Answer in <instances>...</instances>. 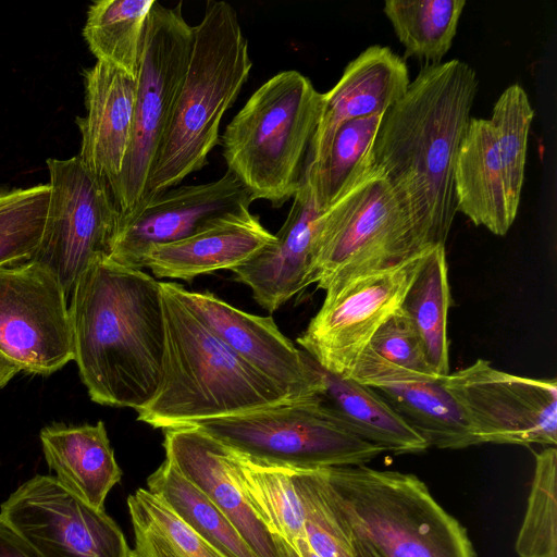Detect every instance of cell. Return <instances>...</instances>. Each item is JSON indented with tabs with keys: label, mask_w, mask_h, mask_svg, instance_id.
<instances>
[{
	"label": "cell",
	"mask_w": 557,
	"mask_h": 557,
	"mask_svg": "<svg viewBox=\"0 0 557 557\" xmlns=\"http://www.w3.org/2000/svg\"><path fill=\"white\" fill-rule=\"evenodd\" d=\"M355 557H379L376 553L364 542L351 537Z\"/></svg>",
	"instance_id": "ab89813d"
},
{
	"label": "cell",
	"mask_w": 557,
	"mask_h": 557,
	"mask_svg": "<svg viewBox=\"0 0 557 557\" xmlns=\"http://www.w3.org/2000/svg\"><path fill=\"white\" fill-rule=\"evenodd\" d=\"M0 557H39L1 516Z\"/></svg>",
	"instance_id": "74e56055"
},
{
	"label": "cell",
	"mask_w": 557,
	"mask_h": 557,
	"mask_svg": "<svg viewBox=\"0 0 557 557\" xmlns=\"http://www.w3.org/2000/svg\"><path fill=\"white\" fill-rule=\"evenodd\" d=\"M319 471L343 529L379 557H476L467 530L414 474L366 465Z\"/></svg>",
	"instance_id": "5b68a950"
},
{
	"label": "cell",
	"mask_w": 557,
	"mask_h": 557,
	"mask_svg": "<svg viewBox=\"0 0 557 557\" xmlns=\"http://www.w3.org/2000/svg\"><path fill=\"white\" fill-rule=\"evenodd\" d=\"M292 546L299 557H320L305 537L297 539Z\"/></svg>",
	"instance_id": "60d3db41"
},
{
	"label": "cell",
	"mask_w": 557,
	"mask_h": 557,
	"mask_svg": "<svg viewBox=\"0 0 557 557\" xmlns=\"http://www.w3.org/2000/svg\"><path fill=\"white\" fill-rule=\"evenodd\" d=\"M0 516L39 557H133L123 531L106 512L36 474L0 506Z\"/></svg>",
	"instance_id": "5bb4252c"
},
{
	"label": "cell",
	"mask_w": 557,
	"mask_h": 557,
	"mask_svg": "<svg viewBox=\"0 0 557 557\" xmlns=\"http://www.w3.org/2000/svg\"><path fill=\"white\" fill-rule=\"evenodd\" d=\"M304 509L305 539L320 557H355L352 539L335 515L319 469H289Z\"/></svg>",
	"instance_id": "d590c367"
},
{
	"label": "cell",
	"mask_w": 557,
	"mask_h": 557,
	"mask_svg": "<svg viewBox=\"0 0 557 557\" xmlns=\"http://www.w3.org/2000/svg\"><path fill=\"white\" fill-rule=\"evenodd\" d=\"M534 116L525 90L518 84L507 87L494 104L490 119L497 137L506 185L511 202L519 208L524 181L528 138Z\"/></svg>",
	"instance_id": "e575fe53"
},
{
	"label": "cell",
	"mask_w": 557,
	"mask_h": 557,
	"mask_svg": "<svg viewBox=\"0 0 557 557\" xmlns=\"http://www.w3.org/2000/svg\"><path fill=\"white\" fill-rule=\"evenodd\" d=\"M465 5V0H386L383 12L405 47V58L437 64L453 45Z\"/></svg>",
	"instance_id": "1f68e13d"
},
{
	"label": "cell",
	"mask_w": 557,
	"mask_h": 557,
	"mask_svg": "<svg viewBox=\"0 0 557 557\" xmlns=\"http://www.w3.org/2000/svg\"><path fill=\"white\" fill-rule=\"evenodd\" d=\"M18 372V368L0 351V388L4 387Z\"/></svg>",
	"instance_id": "f35d334b"
},
{
	"label": "cell",
	"mask_w": 557,
	"mask_h": 557,
	"mask_svg": "<svg viewBox=\"0 0 557 557\" xmlns=\"http://www.w3.org/2000/svg\"><path fill=\"white\" fill-rule=\"evenodd\" d=\"M50 197L45 231L29 261L50 270L66 297L94 263L110 258L120 212L108 183L78 156L47 159Z\"/></svg>",
	"instance_id": "30bf717a"
},
{
	"label": "cell",
	"mask_w": 557,
	"mask_h": 557,
	"mask_svg": "<svg viewBox=\"0 0 557 557\" xmlns=\"http://www.w3.org/2000/svg\"><path fill=\"white\" fill-rule=\"evenodd\" d=\"M409 84L404 59L388 47L375 45L363 50L347 64L334 87L322 94L320 120L306 169L323 160L342 124L360 117L383 115L405 95Z\"/></svg>",
	"instance_id": "ac0fdd59"
},
{
	"label": "cell",
	"mask_w": 557,
	"mask_h": 557,
	"mask_svg": "<svg viewBox=\"0 0 557 557\" xmlns=\"http://www.w3.org/2000/svg\"><path fill=\"white\" fill-rule=\"evenodd\" d=\"M457 212L497 236L507 234L518 207L508 195L495 129L490 120L471 117L455 165Z\"/></svg>",
	"instance_id": "603a6c76"
},
{
	"label": "cell",
	"mask_w": 557,
	"mask_h": 557,
	"mask_svg": "<svg viewBox=\"0 0 557 557\" xmlns=\"http://www.w3.org/2000/svg\"><path fill=\"white\" fill-rule=\"evenodd\" d=\"M274 240L275 235L250 212L188 238L152 247L143 260V269L161 278L191 281L216 270H232Z\"/></svg>",
	"instance_id": "7402d4cb"
},
{
	"label": "cell",
	"mask_w": 557,
	"mask_h": 557,
	"mask_svg": "<svg viewBox=\"0 0 557 557\" xmlns=\"http://www.w3.org/2000/svg\"><path fill=\"white\" fill-rule=\"evenodd\" d=\"M156 0H98L91 3L83 36L98 62L137 78L148 17Z\"/></svg>",
	"instance_id": "83f0119b"
},
{
	"label": "cell",
	"mask_w": 557,
	"mask_h": 557,
	"mask_svg": "<svg viewBox=\"0 0 557 557\" xmlns=\"http://www.w3.org/2000/svg\"><path fill=\"white\" fill-rule=\"evenodd\" d=\"M447 270L445 245L429 249L400 306L414 326L428 362L438 377L450 373L447 342L450 292Z\"/></svg>",
	"instance_id": "484cf974"
},
{
	"label": "cell",
	"mask_w": 557,
	"mask_h": 557,
	"mask_svg": "<svg viewBox=\"0 0 557 557\" xmlns=\"http://www.w3.org/2000/svg\"><path fill=\"white\" fill-rule=\"evenodd\" d=\"M163 431L165 459L209 497L258 557H282L273 534L238 486L226 446L194 425Z\"/></svg>",
	"instance_id": "d6986e66"
},
{
	"label": "cell",
	"mask_w": 557,
	"mask_h": 557,
	"mask_svg": "<svg viewBox=\"0 0 557 557\" xmlns=\"http://www.w3.org/2000/svg\"><path fill=\"white\" fill-rule=\"evenodd\" d=\"M478 91L463 61L428 64L382 116L373 164L430 247L445 245L457 213L455 165Z\"/></svg>",
	"instance_id": "6da1fadb"
},
{
	"label": "cell",
	"mask_w": 557,
	"mask_h": 557,
	"mask_svg": "<svg viewBox=\"0 0 557 557\" xmlns=\"http://www.w3.org/2000/svg\"><path fill=\"white\" fill-rule=\"evenodd\" d=\"M39 438L47 465L60 484L89 506L104 510L109 492L122 478L104 423H57L44 428Z\"/></svg>",
	"instance_id": "cb8c5ba5"
},
{
	"label": "cell",
	"mask_w": 557,
	"mask_h": 557,
	"mask_svg": "<svg viewBox=\"0 0 557 557\" xmlns=\"http://www.w3.org/2000/svg\"><path fill=\"white\" fill-rule=\"evenodd\" d=\"M146 483L148 491L162 498L182 521L226 557H258L227 517L169 460Z\"/></svg>",
	"instance_id": "f1b7e54d"
},
{
	"label": "cell",
	"mask_w": 557,
	"mask_h": 557,
	"mask_svg": "<svg viewBox=\"0 0 557 557\" xmlns=\"http://www.w3.org/2000/svg\"><path fill=\"white\" fill-rule=\"evenodd\" d=\"M133 557H226L182 521L159 496L137 488L127 497Z\"/></svg>",
	"instance_id": "4dcf8cb0"
},
{
	"label": "cell",
	"mask_w": 557,
	"mask_h": 557,
	"mask_svg": "<svg viewBox=\"0 0 557 557\" xmlns=\"http://www.w3.org/2000/svg\"><path fill=\"white\" fill-rule=\"evenodd\" d=\"M69 310L73 360L90 399L146 406L158 391L165 349L160 282L100 260L78 278Z\"/></svg>",
	"instance_id": "7a4b0ae2"
},
{
	"label": "cell",
	"mask_w": 557,
	"mask_h": 557,
	"mask_svg": "<svg viewBox=\"0 0 557 557\" xmlns=\"http://www.w3.org/2000/svg\"><path fill=\"white\" fill-rule=\"evenodd\" d=\"M251 202L248 191L230 171L215 181L169 188L120 218L109 260L143 270V260L152 247L248 214Z\"/></svg>",
	"instance_id": "9a60e30c"
},
{
	"label": "cell",
	"mask_w": 557,
	"mask_h": 557,
	"mask_svg": "<svg viewBox=\"0 0 557 557\" xmlns=\"http://www.w3.org/2000/svg\"><path fill=\"white\" fill-rule=\"evenodd\" d=\"M383 115L351 120L336 131L321 162L305 170L315 206L323 212L373 164L372 147Z\"/></svg>",
	"instance_id": "f546056e"
},
{
	"label": "cell",
	"mask_w": 557,
	"mask_h": 557,
	"mask_svg": "<svg viewBox=\"0 0 557 557\" xmlns=\"http://www.w3.org/2000/svg\"><path fill=\"white\" fill-rule=\"evenodd\" d=\"M313 363L322 383L321 400L347 431L394 454H419L429 448L375 389Z\"/></svg>",
	"instance_id": "d4e9b609"
},
{
	"label": "cell",
	"mask_w": 557,
	"mask_h": 557,
	"mask_svg": "<svg viewBox=\"0 0 557 557\" xmlns=\"http://www.w3.org/2000/svg\"><path fill=\"white\" fill-rule=\"evenodd\" d=\"M177 292L219 338L289 400L320 396L322 383L313 359L283 335L271 317L245 312L209 292L187 290L180 284Z\"/></svg>",
	"instance_id": "2e32d148"
},
{
	"label": "cell",
	"mask_w": 557,
	"mask_h": 557,
	"mask_svg": "<svg viewBox=\"0 0 557 557\" xmlns=\"http://www.w3.org/2000/svg\"><path fill=\"white\" fill-rule=\"evenodd\" d=\"M320 214L312 189L304 178L293 197L285 222L267 246L231 271L247 285L255 300L269 312L276 311L308 284L315 222Z\"/></svg>",
	"instance_id": "ffe728a7"
},
{
	"label": "cell",
	"mask_w": 557,
	"mask_h": 557,
	"mask_svg": "<svg viewBox=\"0 0 557 557\" xmlns=\"http://www.w3.org/2000/svg\"><path fill=\"white\" fill-rule=\"evenodd\" d=\"M282 557H299L294 547L280 535L273 534Z\"/></svg>",
	"instance_id": "b9f144b4"
},
{
	"label": "cell",
	"mask_w": 557,
	"mask_h": 557,
	"mask_svg": "<svg viewBox=\"0 0 557 557\" xmlns=\"http://www.w3.org/2000/svg\"><path fill=\"white\" fill-rule=\"evenodd\" d=\"M182 4L168 8L154 1L148 17L131 144L121 173L109 185L120 218L143 202L188 65L194 26L185 21Z\"/></svg>",
	"instance_id": "9c48e42d"
},
{
	"label": "cell",
	"mask_w": 557,
	"mask_h": 557,
	"mask_svg": "<svg viewBox=\"0 0 557 557\" xmlns=\"http://www.w3.org/2000/svg\"><path fill=\"white\" fill-rule=\"evenodd\" d=\"M251 66L235 9L225 1H207L200 23L194 26L188 65L141 205L208 163L209 153L220 144L221 120Z\"/></svg>",
	"instance_id": "277c9868"
},
{
	"label": "cell",
	"mask_w": 557,
	"mask_h": 557,
	"mask_svg": "<svg viewBox=\"0 0 557 557\" xmlns=\"http://www.w3.org/2000/svg\"><path fill=\"white\" fill-rule=\"evenodd\" d=\"M193 425L256 462L288 469L360 466L385 451L343 428L320 396Z\"/></svg>",
	"instance_id": "ba28073f"
},
{
	"label": "cell",
	"mask_w": 557,
	"mask_h": 557,
	"mask_svg": "<svg viewBox=\"0 0 557 557\" xmlns=\"http://www.w3.org/2000/svg\"><path fill=\"white\" fill-rule=\"evenodd\" d=\"M520 557H557V450L535 455L527 509L515 545Z\"/></svg>",
	"instance_id": "d6a6232c"
},
{
	"label": "cell",
	"mask_w": 557,
	"mask_h": 557,
	"mask_svg": "<svg viewBox=\"0 0 557 557\" xmlns=\"http://www.w3.org/2000/svg\"><path fill=\"white\" fill-rule=\"evenodd\" d=\"M348 377L375 389L429 447L462 449L480 445L443 377L409 371L369 349L360 355Z\"/></svg>",
	"instance_id": "e0dca14e"
},
{
	"label": "cell",
	"mask_w": 557,
	"mask_h": 557,
	"mask_svg": "<svg viewBox=\"0 0 557 557\" xmlns=\"http://www.w3.org/2000/svg\"><path fill=\"white\" fill-rule=\"evenodd\" d=\"M480 444L557 443V382L511 374L487 360L443 377Z\"/></svg>",
	"instance_id": "7c38bea8"
},
{
	"label": "cell",
	"mask_w": 557,
	"mask_h": 557,
	"mask_svg": "<svg viewBox=\"0 0 557 557\" xmlns=\"http://www.w3.org/2000/svg\"><path fill=\"white\" fill-rule=\"evenodd\" d=\"M226 448L232 473L267 529L290 545L305 537L304 509L290 470L256 462Z\"/></svg>",
	"instance_id": "4316f807"
},
{
	"label": "cell",
	"mask_w": 557,
	"mask_h": 557,
	"mask_svg": "<svg viewBox=\"0 0 557 557\" xmlns=\"http://www.w3.org/2000/svg\"><path fill=\"white\" fill-rule=\"evenodd\" d=\"M382 171L372 166L315 222L308 284L318 288L395 267L431 249Z\"/></svg>",
	"instance_id": "52a82bcc"
},
{
	"label": "cell",
	"mask_w": 557,
	"mask_h": 557,
	"mask_svg": "<svg viewBox=\"0 0 557 557\" xmlns=\"http://www.w3.org/2000/svg\"><path fill=\"white\" fill-rule=\"evenodd\" d=\"M322 109V94L295 70L263 83L222 135L223 157L250 198L278 208L293 198Z\"/></svg>",
	"instance_id": "8992f818"
},
{
	"label": "cell",
	"mask_w": 557,
	"mask_h": 557,
	"mask_svg": "<svg viewBox=\"0 0 557 557\" xmlns=\"http://www.w3.org/2000/svg\"><path fill=\"white\" fill-rule=\"evenodd\" d=\"M366 349L409 371L437 376L428 362L414 326L400 308L377 329Z\"/></svg>",
	"instance_id": "8d00e7d4"
},
{
	"label": "cell",
	"mask_w": 557,
	"mask_h": 557,
	"mask_svg": "<svg viewBox=\"0 0 557 557\" xmlns=\"http://www.w3.org/2000/svg\"><path fill=\"white\" fill-rule=\"evenodd\" d=\"M160 287L162 374L153 398L136 410L139 421L164 430L292 401L190 310L176 283L160 282Z\"/></svg>",
	"instance_id": "3957f363"
},
{
	"label": "cell",
	"mask_w": 557,
	"mask_h": 557,
	"mask_svg": "<svg viewBox=\"0 0 557 557\" xmlns=\"http://www.w3.org/2000/svg\"><path fill=\"white\" fill-rule=\"evenodd\" d=\"M49 184L0 193V267L29 261L46 226Z\"/></svg>",
	"instance_id": "836d02e7"
},
{
	"label": "cell",
	"mask_w": 557,
	"mask_h": 557,
	"mask_svg": "<svg viewBox=\"0 0 557 557\" xmlns=\"http://www.w3.org/2000/svg\"><path fill=\"white\" fill-rule=\"evenodd\" d=\"M0 351L20 372L49 375L74 359L67 297L46 267H0Z\"/></svg>",
	"instance_id": "4fadbf2b"
},
{
	"label": "cell",
	"mask_w": 557,
	"mask_h": 557,
	"mask_svg": "<svg viewBox=\"0 0 557 557\" xmlns=\"http://www.w3.org/2000/svg\"><path fill=\"white\" fill-rule=\"evenodd\" d=\"M426 251L326 288L321 308L297 338L304 351L324 370L348 377L374 333L400 308Z\"/></svg>",
	"instance_id": "8fae6325"
},
{
	"label": "cell",
	"mask_w": 557,
	"mask_h": 557,
	"mask_svg": "<svg viewBox=\"0 0 557 557\" xmlns=\"http://www.w3.org/2000/svg\"><path fill=\"white\" fill-rule=\"evenodd\" d=\"M86 115L77 117L78 158L110 185L121 173L134 121L137 78L103 62L84 72Z\"/></svg>",
	"instance_id": "44dd1931"
}]
</instances>
